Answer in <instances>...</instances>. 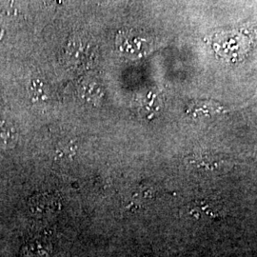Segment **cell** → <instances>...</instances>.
Returning <instances> with one entry per match:
<instances>
[{
    "label": "cell",
    "mask_w": 257,
    "mask_h": 257,
    "mask_svg": "<svg viewBox=\"0 0 257 257\" xmlns=\"http://www.w3.org/2000/svg\"><path fill=\"white\" fill-rule=\"evenodd\" d=\"M219 211H220V209L214 203L201 201V202L196 204V206L192 209V214L196 215L199 213L200 214L204 213L208 217L215 218V217H218Z\"/></svg>",
    "instance_id": "10"
},
{
    "label": "cell",
    "mask_w": 257,
    "mask_h": 257,
    "mask_svg": "<svg viewBox=\"0 0 257 257\" xmlns=\"http://www.w3.org/2000/svg\"><path fill=\"white\" fill-rule=\"evenodd\" d=\"M32 210L41 215H48L55 213L58 210L59 204L54 196L49 194H41L32 199Z\"/></svg>",
    "instance_id": "5"
},
{
    "label": "cell",
    "mask_w": 257,
    "mask_h": 257,
    "mask_svg": "<svg viewBox=\"0 0 257 257\" xmlns=\"http://www.w3.org/2000/svg\"><path fill=\"white\" fill-rule=\"evenodd\" d=\"M226 159L216 153L205 152L196 154L192 157V163L198 168H204L208 170H214L224 164Z\"/></svg>",
    "instance_id": "6"
},
{
    "label": "cell",
    "mask_w": 257,
    "mask_h": 257,
    "mask_svg": "<svg viewBox=\"0 0 257 257\" xmlns=\"http://www.w3.org/2000/svg\"><path fill=\"white\" fill-rule=\"evenodd\" d=\"M224 110L223 106H221L217 102L211 100H199L192 102L189 105L188 112L191 113L193 117H213Z\"/></svg>",
    "instance_id": "3"
},
{
    "label": "cell",
    "mask_w": 257,
    "mask_h": 257,
    "mask_svg": "<svg viewBox=\"0 0 257 257\" xmlns=\"http://www.w3.org/2000/svg\"><path fill=\"white\" fill-rule=\"evenodd\" d=\"M163 102L157 94H149L143 101L141 113L149 119L155 118L163 109Z\"/></svg>",
    "instance_id": "7"
},
{
    "label": "cell",
    "mask_w": 257,
    "mask_h": 257,
    "mask_svg": "<svg viewBox=\"0 0 257 257\" xmlns=\"http://www.w3.org/2000/svg\"><path fill=\"white\" fill-rule=\"evenodd\" d=\"M30 94L35 101H45L49 96V88L42 79H33L30 86Z\"/></svg>",
    "instance_id": "9"
},
{
    "label": "cell",
    "mask_w": 257,
    "mask_h": 257,
    "mask_svg": "<svg viewBox=\"0 0 257 257\" xmlns=\"http://www.w3.org/2000/svg\"><path fill=\"white\" fill-rule=\"evenodd\" d=\"M19 138V133L16 125L9 117V114L0 109V141L7 145H14Z\"/></svg>",
    "instance_id": "4"
},
{
    "label": "cell",
    "mask_w": 257,
    "mask_h": 257,
    "mask_svg": "<svg viewBox=\"0 0 257 257\" xmlns=\"http://www.w3.org/2000/svg\"><path fill=\"white\" fill-rule=\"evenodd\" d=\"M97 59V47L92 40L82 36H74L65 50L66 63L75 70H87Z\"/></svg>",
    "instance_id": "1"
},
{
    "label": "cell",
    "mask_w": 257,
    "mask_h": 257,
    "mask_svg": "<svg viewBox=\"0 0 257 257\" xmlns=\"http://www.w3.org/2000/svg\"><path fill=\"white\" fill-rule=\"evenodd\" d=\"M79 92L81 97L86 101H96L99 100L102 96L101 87L97 83L90 80L83 81Z\"/></svg>",
    "instance_id": "8"
},
{
    "label": "cell",
    "mask_w": 257,
    "mask_h": 257,
    "mask_svg": "<svg viewBox=\"0 0 257 257\" xmlns=\"http://www.w3.org/2000/svg\"><path fill=\"white\" fill-rule=\"evenodd\" d=\"M117 45L120 51L125 54L136 55L147 49V40L135 34L133 31H123L117 37Z\"/></svg>",
    "instance_id": "2"
}]
</instances>
